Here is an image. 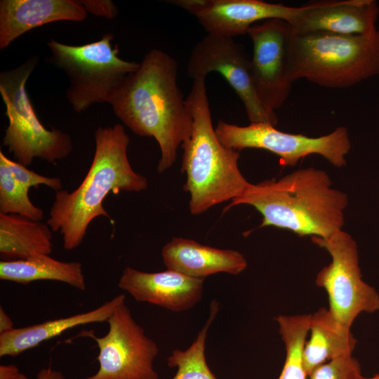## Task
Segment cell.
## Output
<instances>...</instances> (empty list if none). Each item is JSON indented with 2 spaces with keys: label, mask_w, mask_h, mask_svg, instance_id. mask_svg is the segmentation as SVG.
I'll list each match as a JSON object with an SVG mask.
<instances>
[{
  "label": "cell",
  "mask_w": 379,
  "mask_h": 379,
  "mask_svg": "<svg viewBox=\"0 0 379 379\" xmlns=\"http://www.w3.org/2000/svg\"><path fill=\"white\" fill-rule=\"evenodd\" d=\"M178 71L173 58L153 48L125 78L109 102L114 114L131 131L156 140L160 149L159 173L173 165L178 148L192 131V117L177 84Z\"/></svg>",
  "instance_id": "6da1fadb"
},
{
  "label": "cell",
  "mask_w": 379,
  "mask_h": 379,
  "mask_svg": "<svg viewBox=\"0 0 379 379\" xmlns=\"http://www.w3.org/2000/svg\"><path fill=\"white\" fill-rule=\"evenodd\" d=\"M326 171L300 168L279 180L251 183L227 209L246 204L262 216L259 227L273 226L299 236L326 238L343 230L347 194L334 188Z\"/></svg>",
  "instance_id": "7a4b0ae2"
},
{
  "label": "cell",
  "mask_w": 379,
  "mask_h": 379,
  "mask_svg": "<svg viewBox=\"0 0 379 379\" xmlns=\"http://www.w3.org/2000/svg\"><path fill=\"white\" fill-rule=\"evenodd\" d=\"M130 138L121 124L99 127L95 132V152L83 181L74 190L55 192L48 225L62 236L67 251L83 241L91 222L99 216L111 219L103 206L110 193L141 192L147 178L135 172L128 158Z\"/></svg>",
  "instance_id": "3957f363"
},
{
  "label": "cell",
  "mask_w": 379,
  "mask_h": 379,
  "mask_svg": "<svg viewBox=\"0 0 379 379\" xmlns=\"http://www.w3.org/2000/svg\"><path fill=\"white\" fill-rule=\"evenodd\" d=\"M206 78L193 79L186 98L192 117V131L183 143L180 171L186 174L184 190L190 194L189 208L199 215L240 197L250 185L241 173L239 152L224 145L213 126Z\"/></svg>",
  "instance_id": "277c9868"
},
{
  "label": "cell",
  "mask_w": 379,
  "mask_h": 379,
  "mask_svg": "<svg viewBox=\"0 0 379 379\" xmlns=\"http://www.w3.org/2000/svg\"><path fill=\"white\" fill-rule=\"evenodd\" d=\"M288 70L292 83L346 88L379 74V31L368 35L311 32L291 36Z\"/></svg>",
  "instance_id": "5b68a950"
},
{
  "label": "cell",
  "mask_w": 379,
  "mask_h": 379,
  "mask_svg": "<svg viewBox=\"0 0 379 379\" xmlns=\"http://www.w3.org/2000/svg\"><path fill=\"white\" fill-rule=\"evenodd\" d=\"M112 34L88 44L73 46L55 39L48 41L50 60L67 75L69 85L66 97L78 113L96 103L109 104L115 93L140 63L119 56Z\"/></svg>",
  "instance_id": "8992f818"
},
{
  "label": "cell",
  "mask_w": 379,
  "mask_h": 379,
  "mask_svg": "<svg viewBox=\"0 0 379 379\" xmlns=\"http://www.w3.org/2000/svg\"><path fill=\"white\" fill-rule=\"evenodd\" d=\"M37 62L36 57H31L17 67L0 73V94L8 121L2 143L26 167L35 158L55 164L73 149L68 133L55 128L48 129L41 124L29 99L26 84Z\"/></svg>",
  "instance_id": "52a82bcc"
},
{
  "label": "cell",
  "mask_w": 379,
  "mask_h": 379,
  "mask_svg": "<svg viewBox=\"0 0 379 379\" xmlns=\"http://www.w3.org/2000/svg\"><path fill=\"white\" fill-rule=\"evenodd\" d=\"M312 241L331 258L317 273L315 284L327 293L333 317L350 328L360 314L379 310V293L362 279L357 244L352 236L340 230L326 238L313 237Z\"/></svg>",
  "instance_id": "ba28073f"
},
{
  "label": "cell",
  "mask_w": 379,
  "mask_h": 379,
  "mask_svg": "<svg viewBox=\"0 0 379 379\" xmlns=\"http://www.w3.org/2000/svg\"><path fill=\"white\" fill-rule=\"evenodd\" d=\"M220 141L227 147L240 152L244 149L269 151L280 159L284 166H294L305 157L318 154L332 165L341 168L351 149L347 128L338 126L331 133L309 137L279 131L267 123H250L245 126L220 120L215 128Z\"/></svg>",
  "instance_id": "9c48e42d"
},
{
  "label": "cell",
  "mask_w": 379,
  "mask_h": 379,
  "mask_svg": "<svg viewBox=\"0 0 379 379\" xmlns=\"http://www.w3.org/2000/svg\"><path fill=\"white\" fill-rule=\"evenodd\" d=\"M107 333L94 339L99 350L98 371L84 379H159L154 361L159 353L157 343L132 317L125 302L107 319Z\"/></svg>",
  "instance_id": "30bf717a"
},
{
  "label": "cell",
  "mask_w": 379,
  "mask_h": 379,
  "mask_svg": "<svg viewBox=\"0 0 379 379\" xmlns=\"http://www.w3.org/2000/svg\"><path fill=\"white\" fill-rule=\"evenodd\" d=\"M221 74L243 102L251 123L278 124L275 112H269L255 92L251 58L242 44L232 37L207 34L192 48L187 73L190 78H206L210 72Z\"/></svg>",
  "instance_id": "8fae6325"
},
{
  "label": "cell",
  "mask_w": 379,
  "mask_h": 379,
  "mask_svg": "<svg viewBox=\"0 0 379 379\" xmlns=\"http://www.w3.org/2000/svg\"><path fill=\"white\" fill-rule=\"evenodd\" d=\"M253 43L251 72L257 95L271 112L288 98L293 83L288 70L289 23L270 19L253 25L247 33Z\"/></svg>",
  "instance_id": "7c38bea8"
},
{
  "label": "cell",
  "mask_w": 379,
  "mask_h": 379,
  "mask_svg": "<svg viewBox=\"0 0 379 379\" xmlns=\"http://www.w3.org/2000/svg\"><path fill=\"white\" fill-rule=\"evenodd\" d=\"M194 15L207 34L232 37L247 34L257 22L281 19L290 23L300 7L260 0H173Z\"/></svg>",
  "instance_id": "4fadbf2b"
},
{
  "label": "cell",
  "mask_w": 379,
  "mask_h": 379,
  "mask_svg": "<svg viewBox=\"0 0 379 379\" xmlns=\"http://www.w3.org/2000/svg\"><path fill=\"white\" fill-rule=\"evenodd\" d=\"M379 6L375 0H324L309 2L289 23L292 34L327 32L368 35L376 30Z\"/></svg>",
  "instance_id": "5bb4252c"
},
{
  "label": "cell",
  "mask_w": 379,
  "mask_h": 379,
  "mask_svg": "<svg viewBox=\"0 0 379 379\" xmlns=\"http://www.w3.org/2000/svg\"><path fill=\"white\" fill-rule=\"evenodd\" d=\"M204 280L173 270L145 272L127 267L122 272L118 286L137 301L182 312L192 308L201 300Z\"/></svg>",
  "instance_id": "9a60e30c"
},
{
  "label": "cell",
  "mask_w": 379,
  "mask_h": 379,
  "mask_svg": "<svg viewBox=\"0 0 379 379\" xmlns=\"http://www.w3.org/2000/svg\"><path fill=\"white\" fill-rule=\"evenodd\" d=\"M87 12L75 0H1L0 49L25 33L57 21L81 22Z\"/></svg>",
  "instance_id": "2e32d148"
},
{
  "label": "cell",
  "mask_w": 379,
  "mask_h": 379,
  "mask_svg": "<svg viewBox=\"0 0 379 379\" xmlns=\"http://www.w3.org/2000/svg\"><path fill=\"white\" fill-rule=\"evenodd\" d=\"M161 257L167 269L202 279L220 272L238 275L248 266L247 260L238 251L214 248L182 237H173L165 244Z\"/></svg>",
  "instance_id": "e0dca14e"
},
{
  "label": "cell",
  "mask_w": 379,
  "mask_h": 379,
  "mask_svg": "<svg viewBox=\"0 0 379 379\" xmlns=\"http://www.w3.org/2000/svg\"><path fill=\"white\" fill-rule=\"evenodd\" d=\"M125 299L124 294H119L88 312L25 327L15 328L8 333L1 334L0 357H15L71 328L107 321L117 307L125 302Z\"/></svg>",
  "instance_id": "ac0fdd59"
},
{
  "label": "cell",
  "mask_w": 379,
  "mask_h": 379,
  "mask_svg": "<svg viewBox=\"0 0 379 379\" xmlns=\"http://www.w3.org/2000/svg\"><path fill=\"white\" fill-rule=\"evenodd\" d=\"M309 333L302 352L307 376L324 363L352 354L357 342L350 328L338 321L326 307L311 314Z\"/></svg>",
  "instance_id": "d6986e66"
},
{
  "label": "cell",
  "mask_w": 379,
  "mask_h": 379,
  "mask_svg": "<svg viewBox=\"0 0 379 379\" xmlns=\"http://www.w3.org/2000/svg\"><path fill=\"white\" fill-rule=\"evenodd\" d=\"M52 230L47 223L16 214L0 213L2 260L26 259L52 252Z\"/></svg>",
  "instance_id": "ffe728a7"
},
{
  "label": "cell",
  "mask_w": 379,
  "mask_h": 379,
  "mask_svg": "<svg viewBox=\"0 0 379 379\" xmlns=\"http://www.w3.org/2000/svg\"><path fill=\"white\" fill-rule=\"evenodd\" d=\"M0 279L22 284L36 281H56L81 291L86 288L80 262L60 261L47 254L22 260H1Z\"/></svg>",
  "instance_id": "44dd1931"
},
{
  "label": "cell",
  "mask_w": 379,
  "mask_h": 379,
  "mask_svg": "<svg viewBox=\"0 0 379 379\" xmlns=\"http://www.w3.org/2000/svg\"><path fill=\"white\" fill-rule=\"evenodd\" d=\"M311 314L285 315L274 318L284 344L286 359L278 379H307L302 352L309 333Z\"/></svg>",
  "instance_id": "7402d4cb"
},
{
  "label": "cell",
  "mask_w": 379,
  "mask_h": 379,
  "mask_svg": "<svg viewBox=\"0 0 379 379\" xmlns=\"http://www.w3.org/2000/svg\"><path fill=\"white\" fill-rule=\"evenodd\" d=\"M219 310V304L211 302L209 317L192 345L185 350L175 349L167 359V364L177 371L172 379H217L209 368L205 357L207 333Z\"/></svg>",
  "instance_id": "603a6c76"
},
{
  "label": "cell",
  "mask_w": 379,
  "mask_h": 379,
  "mask_svg": "<svg viewBox=\"0 0 379 379\" xmlns=\"http://www.w3.org/2000/svg\"><path fill=\"white\" fill-rule=\"evenodd\" d=\"M0 150V213L41 221L44 211L30 200L28 191L13 175Z\"/></svg>",
  "instance_id": "cb8c5ba5"
},
{
  "label": "cell",
  "mask_w": 379,
  "mask_h": 379,
  "mask_svg": "<svg viewBox=\"0 0 379 379\" xmlns=\"http://www.w3.org/2000/svg\"><path fill=\"white\" fill-rule=\"evenodd\" d=\"M361 373L359 361L352 354L335 358L314 368L309 379H354Z\"/></svg>",
  "instance_id": "d4e9b609"
},
{
  "label": "cell",
  "mask_w": 379,
  "mask_h": 379,
  "mask_svg": "<svg viewBox=\"0 0 379 379\" xmlns=\"http://www.w3.org/2000/svg\"><path fill=\"white\" fill-rule=\"evenodd\" d=\"M5 161L14 178L27 190L32 187L46 185L55 192L62 190L61 179L58 177H47L41 175L18 161H12L6 155Z\"/></svg>",
  "instance_id": "484cf974"
},
{
  "label": "cell",
  "mask_w": 379,
  "mask_h": 379,
  "mask_svg": "<svg viewBox=\"0 0 379 379\" xmlns=\"http://www.w3.org/2000/svg\"><path fill=\"white\" fill-rule=\"evenodd\" d=\"M80 3L87 13L96 16L113 19L118 13V8L112 1L82 0Z\"/></svg>",
  "instance_id": "4316f807"
},
{
  "label": "cell",
  "mask_w": 379,
  "mask_h": 379,
  "mask_svg": "<svg viewBox=\"0 0 379 379\" xmlns=\"http://www.w3.org/2000/svg\"><path fill=\"white\" fill-rule=\"evenodd\" d=\"M20 373L18 368L15 364L0 366V379H17Z\"/></svg>",
  "instance_id": "83f0119b"
},
{
  "label": "cell",
  "mask_w": 379,
  "mask_h": 379,
  "mask_svg": "<svg viewBox=\"0 0 379 379\" xmlns=\"http://www.w3.org/2000/svg\"><path fill=\"white\" fill-rule=\"evenodd\" d=\"M14 324L4 310L0 308V335L8 333L13 330Z\"/></svg>",
  "instance_id": "f1b7e54d"
},
{
  "label": "cell",
  "mask_w": 379,
  "mask_h": 379,
  "mask_svg": "<svg viewBox=\"0 0 379 379\" xmlns=\"http://www.w3.org/2000/svg\"><path fill=\"white\" fill-rule=\"evenodd\" d=\"M36 379H65V376L60 371L48 367L41 369Z\"/></svg>",
  "instance_id": "f546056e"
},
{
  "label": "cell",
  "mask_w": 379,
  "mask_h": 379,
  "mask_svg": "<svg viewBox=\"0 0 379 379\" xmlns=\"http://www.w3.org/2000/svg\"><path fill=\"white\" fill-rule=\"evenodd\" d=\"M354 379H379V373L373 375V377H371V378H366V377H364L362 376L361 373H359L358 375H357L354 378Z\"/></svg>",
  "instance_id": "4dcf8cb0"
},
{
  "label": "cell",
  "mask_w": 379,
  "mask_h": 379,
  "mask_svg": "<svg viewBox=\"0 0 379 379\" xmlns=\"http://www.w3.org/2000/svg\"><path fill=\"white\" fill-rule=\"evenodd\" d=\"M17 379H29L25 375L20 373Z\"/></svg>",
  "instance_id": "1f68e13d"
}]
</instances>
